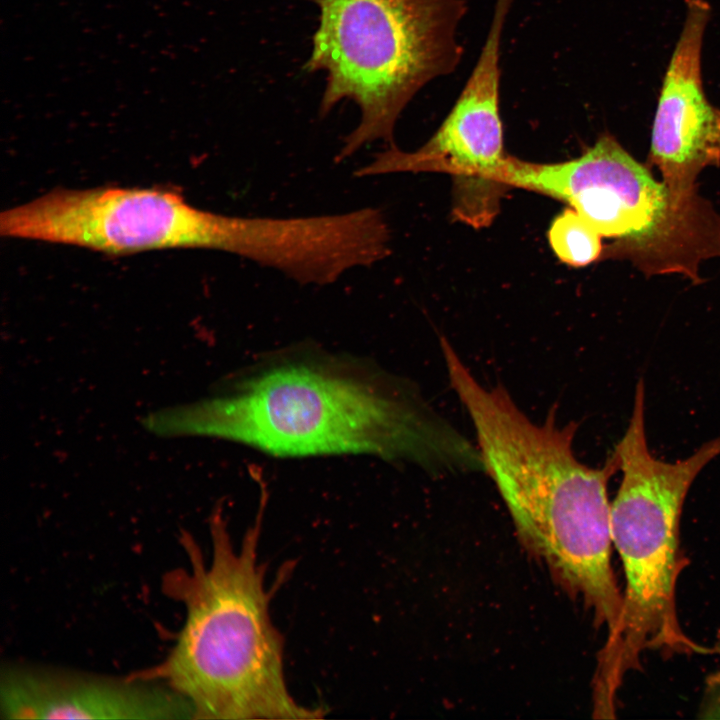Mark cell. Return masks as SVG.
I'll list each match as a JSON object with an SVG mask.
<instances>
[{
	"label": "cell",
	"mask_w": 720,
	"mask_h": 720,
	"mask_svg": "<svg viewBox=\"0 0 720 720\" xmlns=\"http://www.w3.org/2000/svg\"><path fill=\"white\" fill-rule=\"evenodd\" d=\"M177 430L285 458L362 455L432 474L483 472L477 445L415 384L375 362L316 345L265 355Z\"/></svg>",
	"instance_id": "6da1fadb"
},
{
	"label": "cell",
	"mask_w": 720,
	"mask_h": 720,
	"mask_svg": "<svg viewBox=\"0 0 720 720\" xmlns=\"http://www.w3.org/2000/svg\"><path fill=\"white\" fill-rule=\"evenodd\" d=\"M445 368L473 424L484 472L521 540L569 593L584 600L612 637L623 608L611 566L607 495L608 482L619 471L616 453L602 467H589L573 452L577 425L560 427L554 408L535 423L503 386L482 385L458 354L447 356Z\"/></svg>",
	"instance_id": "7a4b0ae2"
},
{
	"label": "cell",
	"mask_w": 720,
	"mask_h": 720,
	"mask_svg": "<svg viewBox=\"0 0 720 720\" xmlns=\"http://www.w3.org/2000/svg\"><path fill=\"white\" fill-rule=\"evenodd\" d=\"M211 559L187 532V568L169 571L163 592L185 608L165 659L132 675L162 682L183 696L195 719H316L321 708L297 703L283 662V638L270 616L274 588L258 561L260 518L236 548L219 513L210 519Z\"/></svg>",
	"instance_id": "3957f363"
},
{
	"label": "cell",
	"mask_w": 720,
	"mask_h": 720,
	"mask_svg": "<svg viewBox=\"0 0 720 720\" xmlns=\"http://www.w3.org/2000/svg\"><path fill=\"white\" fill-rule=\"evenodd\" d=\"M645 388L636 385L629 425L614 452L622 473L611 503L612 542L626 579L623 608L614 636L600 657L597 689L614 697L626 673L639 669L646 650L664 656L710 653L687 637L677 618L675 593L687 561L680 550V519L698 474L720 455V437L675 462L659 460L645 435Z\"/></svg>",
	"instance_id": "277c9868"
},
{
	"label": "cell",
	"mask_w": 720,
	"mask_h": 720,
	"mask_svg": "<svg viewBox=\"0 0 720 720\" xmlns=\"http://www.w3.org/2000/svg\"><path fill=\"white\" fill-rule=\"evenodd\" d=\"M311 1L319 21L304 69L326 74L319 112L327 115L343 99L354 101L361 112L336 160L376 140L391 143L412 98L458 67L466 1Z\"/></svg>",
	"instance_id": "5b68a950"
},
{
	"label": "cell",
	"mask_w": 720,
	"mask_h": 720,
	"mask_svg": "<svg viewBox=\"0 0 720 720\" xmlns=\"http://www.w3.org/2000/svg\"><path fill=\"white\" fill-rule=\"evenodd\" d=\"M228 215L199 209L164 188L55 189L0 215L2 236L111 255L225 250Z\"/></svg>",
	"instance_id": "8992f818"
},
{
	"label": "cell",
	"mask_w": 720,
	"mask_h": 720,
	"mask_svg": "<svg viewBox=\"0 0 720 720\" xmlns=\"http://www.w3.org/2000/svg\"><path fill=\"white\" fill-rule=\"evenodd\" d=\"M506 183L566 203L602 237L616 240L610 256L636 266L671 254L684 240L689 218L646 167L609 133L581 156L533 163L509 156Z\"/></svg>",
	"instance_id": "52a82bcc"
},
{
	"label": "cell",
	"mask_w": 720,
	"mask_h": 720,
	"mask_svg": "<svg viewBox=\"0 0 720 720\" xmlns=\"http://www.w3.org/2000/svg\"><path fill=\"white\" fill-rule=\"evenodd\" d=\"M503 30L489 28L479 57L450 112L419 149H389L355 175L438 172L453 181V217L474 228L490 225L509 190L500 115V52Z\"/></svg>",
	"instance_id": "ba28073f"
},
{
	"label": "cell",
	"mask_w": 720,
	"mask_h": 720,
	"mask_svg": "<svg viewBox=\"0 0 720 720\" xmlns=\"http://www.w3.org/2000/svg\"><path fill=\"white\" fill-rule=\"evenodd\" d=\"M706 0H686V15L662 81L652 126L649 159L676 204L704 201L696 179L720 164V109L706 96L702 46L710 19Z\"/></svg>",
	"instance_id": "9c48e42d"
},
{
	"label": "cell",
	"mask_w": 720,
	"mask_h": 720,
	"mask_svg": "<svg viewBox=\"0 0 720 720\" xmlns=\"http://www.w3.org/2000/svg\"><path fill=\"white\" fill-rule=\"evenodd\" d=\"M1 719H194L189 702L168 685L64 668L8 664L0 676Z\"/></svg>",
	"instance_id": "30bf717a"
},
{
	"label": "cell",
	"mask_w": 720,
	"mask_h": 720,
	"mask_svg": "<svg viewBox=\"0 0 720 720\" xmlns=\"http://www.w3.org/2000/svg\"><path fill=\"white\" fill-rule=\"evenodd\" d=\"M548 241L559 260L573 267L587 266L602 253L601 234L570 207L553 219Z\"/></svg>",
	"instance_id": "8fae6325"
},
{
	"label": "cell",
	"mask_w": 720,
	"mask_h": 720,
	"mask_svg": "<svg viewBox=\"0 0 720 720\" xmlns=\"http://www.w3.org/2000/svg\"><path fill=\"white\" fill-rule=\"evenodd\" d=\"M596 710L601 711V712H613V711H602V710H600V709H598V708H596Z\"/></svg>",
	"instance_id": "7c38bea8"
}]
</instances>
